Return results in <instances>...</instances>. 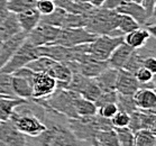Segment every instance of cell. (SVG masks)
<instances>
[{"label": "cell", "mask_w": 156, "mask_h": 146, "mask_svg": "<svg viewBox=\"0 0 156 146\" xmlns=\"http://www.w3.org/2000/svg\"><path fill=\"white\" fill-rule=\"evenodd\" d=\"M57 114L46 112L44 123L46 129L41 135L33 137L37 146H91V143L80 141L69 129L68 125L57 119Z\"/></svg>", "instance_id": "1"}, {"label": "cell", "mask_w": 156, "mask_h": 146, "mask_svg": "<svg viewBox=\"0 0 156 146\" xmlns=\"http://www.w3.org/2000/svg\"><path fill=\"white\" fill-rule=\"evenodd\" d=\"M87 15L84 28L94 35L122 36L117 29V11L103 7H93ZM124 37V36H122Z\"/></svg>", "instance_id": "2"}, {"label": "cell", "mask_w": 156, "mask_h": 146, "mask_svg": "<svg viewBox=\"0 0 156 146\" xmlns=\"http://www.w3.org/2000/svg\"><path fill=\"white\" fill-rule=\"evenodd\" d=\"M80 94L72 90L57 88L51 96L45 99H32L39 105L46 112L62 115L65 118H76L74 110V100Z\"/></svg>", "instance_id": "3"}, {"label": "cell", "mask_w": 156, "mask_h": 146, "mask_svg": "<svg viewBox=\"0 0 156 146\" xmlns=\"http://www.w3.org/2000/svg\"><path fill=\"white\" fill-rule=\"evenodd\" d=\"M68 127L73 135L80 141L91 142L96 138V135L101 130L112 129L111 121L108 118L100 117L99 115L85 116V117L66 118Z\"/></svg>", "instance_id": "4"}, {"label": "cell", "mask_w": 156, "mask_h": 146, "mask_svg": "<svg viewBox=\"0 0 156 146\" xmlns=\"http://www.w3.org/2000/svg\"><path fill=\"white\" fill-rule=\"evenodd\" d=\"M38 56V47L33 45L26 37L24 43L21 44L20 47L16 51V53L10 57V60L2 68H0V71L8 73V74H12L19 69L25 68L30 61L35 60Z\"/></svg>", "instance_id": "5"}, {"label": "cell", "mask_w": 156, "mask_h": 146, "mask_svg": "<svg viewBox=\"0 0 156 146\" xmlns=\"http://www.w3.org/2000/svg\"><path fill=\"white\" fill-rule=\"evenodd\" d=\"M124 42L122 36L99 35L88 46V53L96 60L107 61L115 48Z\"/></svg>", "instance_id": "6"}, {"label": "cell", "mask_w": 156, "mask_h": 146, "mask_svg": "<svg viewBox=\"0 0 156 146\" xmlns=\"http://www.w3.org/2000/svg\"><path fill=\"white\" fill-rule=\"evenodd\" d=\"M97 35L90 33L83 27L79 28H61L58 37L54 44L62 45L65 47H74L83 44L91 43Z\"/></svg>", "instance_id": "7"}, {"label": "cell", "mask_w": 156, "mask_h": 146, "mask_svg": "<svg viewBox=\"0 0 156 146\" xmlns=\"http://www.w3.org/2000/svg\"><path fill=\"white\" fill-rule=\"evenodd\" d=\"M61 32L60 27L47 25L45 23H39L32 32L27 34V39L36 47L53 45Z\"/></svg>", "instance_id": "8"}, {"label": "cell", "mask_w": 156, "mask_h": 146, "mask_svg": "<svg viewBox=\"0 0 156 146\" xmlns=\"http://www.w3.org/2000/svg\"><path fill=\"white\" fill-rule=\"evenodd\" d=\"M32 87V99H45L57 89V83L56 80L47 73H35Z\"/></svg>", "instance_id": "9"}, {"label": "cell", "mask_w": 156, "mask_h": 146, "mask_svg": "<svg viewBox=\"0 0 156 146\" xmlns=\"http://www.w3.org/2000/svg\"><path fill=\"white\" fill-rule=\"evenodd\" d=\"M156 111L155 110H140L137 109L129 115L128 127L131 132H137L139 129H148L155 133Z\"/></svg>", "instance_id": "10"}, {"label": "cell", "mask_w": 156, "mask_h": 146, "mask_svg": "<svg viewBox=\"0 0 156 146\" xmlns=\"http://www.w3.org/2000/svg\"><path fill=\"white\" fill-rule=\"evenodd\" d=\"M115 10L119 14H125L134 18L138 23L139 26H148L154 23V18H151L146 12L145 8L143 7L142 4L135 2V1H127L122 5L118 6Z\"/></svg>", "instance_id": "11"}, {"label": "cell", "mask_w": 156, "mask_h": 146, "mask_svg": "<svg viewBox=\"0 0 156 146\" xmlns=\"http://www.w3.org/2000/svg\"><path fill=\"white\" fill-rule=\"evenodd\" d=\"M0 141L9 146H28L27 136L19 132L10 120L0 121Z\"/></svg>", "instance_id": "12"}, {"label": "cell", "mask_w": 156, "mask_h": 146, "mask_svg": "<svg viewBox=\"0 0 156 146\" xmlns=\"http://www.w3.org/2000/svg\"><path fill=\"white\" fill-rule=\"evenodd\" d=\"M139 89V82L135 74L124 69H119L116 80V92L126 96H133Z\"/></svg>", "instance_id": "13"}, {"label": "cell", "mask_w": 156, "mask_h": 146, "mask_svg": "<svg viewBox=\"0 0 156 146\" xmlns=\"http://www.w3.org/2000/svg\"><path fill=\"white\" fill-rule=\"evenodd\" d=\"M26 37H27L26 33L19 32L2 42L0 47V68H2L10 60V57L16 53V51L20 47L21 44L24 43Z\"/></svg>", "instance_id": "14"}, {"label": "cell", "mask_w": 156, "mask_h": 146, "mask_svg": "<svg viewBox=\"0 0 156 146\" xmlns=\"http://www.w3.org/2000/svg\"><path fill=\"white\" fill-rule=\"evenodd\" d=\"M153 35L148 32L147 28H138L134 29L131 32L127 33L124 36V43H126L133 50H138L147 45V42L152 38Z\"/></svg>", "instance_id": "15"}, {"label": "cell", "mask_w": 156, "mask_h": 146, "mask_svg": "<svg viewBox=\"0 0 156 146\" xmlns=\"http://www.w3.org/2000/svg\"><path fill=\"white\" fill-rule=\"evenodd\" d=\"M133 98L135 100L136 107L140 110H155L156 108V93L155 90L147 88H139Z\"/></svg>", "instance_id": "16"}, {"label": "cell", "mask_w": 156, "mask_h": 146, "mask_svg": "<svg viewBox=\"0 0 156 146\" xmlns=\"http://www.w3.org/2000/svg\"><path fill=\"white\" fill-rule=\"evenodd\" d=\"M133 48L129 47L126 43H122L120 45H118L115 51L111 53V55L109 56V59L107 60L108 62V65L110 68H114V69H122L124 65L126 64V62L128 61L130 54L133 53Z\"/></svg>", "instance_id": "17"}, {"label": "cell", "mask_w": 156, "mask_h": 146, "mask_svg": "<svg viewBox=\"0 0 156 146\" xmlns=\"http://www.w3.org/2000/svg\"><path fill=\"white\" fill-rule=\"evenodd\" d=\"M118 70L114 68H106L99 75H97L96 80L97 84L100 88L101 92L108 91H116V80H117Z\"/></svg>", "instance_id": "18"}, {"label": "cell", "mask_w": 156, "mask_h": 146, "mask_svg": "<svg viewBox=\"0 0 156 146\" xmlns=\"http://www.w3.org/2000/svg\"><path fill=\"white\" fill-rule=\"evenodd\" d=\"M11 89L15 97L21 99L29 100L33 98L32 82L25 78L11 74Z\"/></svg>", "instance_id": "19"}, {"label": "cell", "mask_w": 156, "mask_h": 146, "mask_svg": "<svg viewBox=\"0 0 156 146\" xmlns=\"http://www.w3.org/2000/svg\"><path fill=\"white\" fill-rule=\"evenodd\" d=\"M17 19L21 30L28 34L41 23V14L35 8H33L17 14Z\"/></svg>", "instance_id": "20"}, {"label": "cell", "mask_w": 156, "mask_h": 146, "mask_svg": "<svg viewBox=\"0 0 156 146\" xmlns=\"http://www.w3.org/2000/svg\"><path fill=\"white\" fill-rule=\"evenodd\" d=\"M19 32H23V30L20 29V26L18 23L17 14L9 11L7 16L0 22V37L5 41Z\"/></svg>", "instance_id": "21"}, {"label": "cell", "mask_w": 156, "mask_h": 146, "mask_svg": "<svg viewBox=\"0 0 156 146\" xmlns=\"http://www.w3.org/2000/svg\"><path fill=\"white\" fill-rule=\"evenodd\" d=\"M26 101L17 97H0V121L9 120L15 109Z\"/></svg>", "instance_id": "22"}, {"label": "cell", "mask_w": 156, "mask_h": 146, "mask_svg": "<svg viewBox=\"0 0 156 146\" xmlns=\"http://www.w3.org/2000/svg\"><path fill=\"white\" fill-rule=\"evenodd\" d=\"M72 71L70 70L66 64L61 63V62H55V64L52 68L51 75L56 80L57 88H63L65 89L72 79Z\"/></svg>", "instance_id": "23"}, {"label": "cell", "mask_w": 156, "mask_h": 146, "mask_svg": "<svg viewBox=\"0 0 156 146\" xmlns=\"http://www.w3.org/2000/svg\"><path fill=\"white\" fill-rule=\"evenodd\" d=\"M74 110L78 115V117H85V116H94L97 115L98 107L96 103L79 96L74 100Z\"/></svg>", "instance_id": "24"}, {"label": "cell", "mask_w": 156, "mask_h": 146, "mask_svg": "<svg viewBox=\"0 0 156 146\" xmlns=\"http://www.w3.org/2000/svg\"><path fill=\"white\" fill-rule=\"evenodd\" d=\"M56 61L52 60L47 56H38L35 60L30 61L28 64L26 65V68L32 70L35 73H47L51 75V71L53 65L55 64Z\"/></svg>", "instance_id": "25"}, {"label": "cell", "mask_w": 156, "mask_h": 146, "mask_svg": "<svg viewBox=\"0 0 156 146\" xmlns=\"http://www.w3.org/2000/svg\"><path fill=\"white\" fill-rule=\"evenodd\" d=\"M66 11L64 10L63 8L56 6V8L54 9L53 12H51L50 15L46 16H41V23H45L47 25L55 26V27H60L62 28L64 23V19L66 17Z\"/></svg>", "instance_id": "26"}, {"label": "cell", "mask_w": 156, "mask_h": 146, "mask_svg": "<svg viewBox=\"0 0 156 146\" xmlns=\"http://www.w3.org/2000/svg\"><path fill=\"white\" fill-rule=\"evenodd\" d=\"M134 146H156L155 133L148 129H139L135 132Z\"/></svg>", "instance_id": "27"}, {"label": "cell", "mask_w": 156, "mask_h": 146, "mask_svg": "<svg viewBox=\"0 0 156 146\" xmlns=\"http://www.w3.org/2000/svg\"><path fill=\"white\" fill-rule=\"evenodd\" d=\"M140 26L138 23L136 22L134 18L125 14H119L117 12V29L121 35L125 36L127 33L134 30V29L138 28Z\"/></svg>", "instance_id": "28"}, {"label": "cell", "mask_w": 156, "mask_h": 146, "mask_svg": "<svg viewBox=\"0 0 156 146\" xmlns=\"http://www.w3.org/2000/svg\"><path fill=\"white\" fill-rule=\"evenodd\" d=\"M94 141L102 146H120L119 145L117 134H116V130L114 128L99 132L96 135Z\"/></svg>", "instance_id": "29"}, {"label": "cell", "mask_w": 156, "mask_h": 146, "mask_svg": "<svg viewBox=\"0 0 156 146\" xmlns=\"http://www.w3.org/2000/svg\"><path fill=\"white\" fill-rule=\"evenodd\" d=\"M81 97L85 98L88 100H91V101H96L99 96L101 94V90L97 84L94 78H90L88 80V82L85 83V86L83 87V89L81 90V92L79 93Z\"/></svg>", "instance_id": "30"}, {"label": "cell", "mask_w": 156, "mask_h": 146, "mask_svg": "<svg viewBox=\"0 0 156 146\" xmlns=\"http://www.w3.org/2000/svg\"><path fill=\"white\" fill-rule=\"evenodd\" d=\"M116 105H117L118 110L127 112L128 115H130L131 112H134L135 110H137L135 100H134L133 96H126V94L117 93Z\"/></svg>", "instance_id": "31"}, {"label": "cell", "mask_w": 156, "mask_h": 146, "mask_svg": "<svg viewBox=\"0 0 156 146\" xmlns=\"http://www.w3.org/2000/svg\"><path fill=\"white\" fill-rule=\"evenodd\" d=\"M36 0H8V10L15 14H19L28 9L35 8Z\"/></svg>", "instance_id": "32"}, {"label": "cell", "mask_w": 156, "mask_h": 146, "mask_svg": "<svg viewBox=\"0 0 156 146\" xmlns=\"http://www.w3.org/2000/svg\"><path fill=\"white\" fill-rule=\"evenodd\" d=\"M117 134L119 145L120 146H134V132L129 127L114 128Z\"/></svg>", "instance_id": "33"}, {"label": "cell", "mask_w": 156, "mask_h": 146, "mask_svg": "<svg viewBox=\"0 0 156 146\" xmlns=\"http://www.w3.org/2000/svg\"><path fill=\"white\" fill-rule=\"evenodd\" d=\"M0 94L15 97L11 89V74L0 71Z\"/></svg>", "instance_id": "34"}, {"label": "cell", "mask_w": 156, "mask_h": 146, "mask_svg": "<svg viewBox=\"0 0 156 146\" xmlns=\"http://www.w3.org/2000/svg\"><path fill=\"white\" fill-rule=\"evenodd\" d=\"M56 8V4L53 0H37L35 5V9L38 11L41 16H46L53 12Z\"/></svg>", "instance_id": "35"}, {"label": "cell", "mask_w": 156, "mask_h": 146, "mask_svg": "<svg viewBox=\"0 0 156 146\" xmlns=\"http://www.w3.org/2000/svg\"><path fill=\"white\" fill-rule=\"evenodd\" d=\"M111 125L114 128H121V127H128L129 124V115L124 111H117V114L110 118Z\"/></svg>", "instance_id": "36"}, {"label": "cell", "mask_w": 156, "mask_h": 146, "mask_svg": "<svg viewBox=\"0 0 156 146\" xmlns=\"http://www.w3.org/2000/svg\"><path fill=\"white\" fill-rule=\"evenodd\" d=\"M117 111H118V108L116 103H106V105H102V106L98 107L97 115H99L100 117L110 119L114 115L117 114Z\"/></svg>", "instance_id": "37"}, {"label": "cell", "mask_w": 156, "mask_h": 146, "mask_svg": "<svg viewBox=\"0 0 156 146\" xmlns=\"http://www.w3.org/2000/svg\"><path fill=\"white\" fill-rule=\"evenodd\" d=\"M154 75L155 74L153 72H151L149 70L144 68V66L139 68L135 72V77L137 79V81L139 82V84H145V83H148V82L153 81L154 80Z\"/></svg>", "instance_id": "38"}, {"label": "cell", "mask_w": 156, "mask_h": 146, "mask_svg": "<svg viewBox=\"0 0 156 146\" xmlns=\"http://www.w3.org/2000/svg\"><path fill=\"white\" fill-rule=\"evenodd\" d=\"M117 100V92L116 91H108V92H101L99 98L94 101L97 107H100L106 103H116Z\"/></svg>", "instance_id": "39"}, {"label": "cell", "mask_w": 156, "mask_h": 146, "mask_svg": "<svg viewBox=\"0 0 156 146\" xmlns=\"http://www.w3.org/2000/svg\"><path fill=\"white\" fill-rule=\"evenodd\" d=\"M143 66L153 72L154 74L156 73V59L154 55H148V56L144 57L143 60Z\"/></svg>", "instance_id": "40"}, {"label": "cell", "mask_w": 156, "mask_h": 146, "mask_svg": "<svg viewBox=\"0 0 156 146\" xmlns=\"http://www.w3.org/2000/svg\"><path fill=\"white\" fill-rule=\"evenodd\" d=\"M7 5H8V0H0V22H1V20L7 16L8 12H9Z\"/></svg>", "instance_id": "41"}, {"label": "cell", "mask_w": 156, "mask_h": 146, "mask_svg": "<svg viewBox=\"0 0 156 146\" xmlns=\"http://www.w3.org/2000/svg\"><path fill=\"white\" fill-rule=\"evenodd\" d=\"M90 143H91V146H102V145H100L99 143H97L94 139H93V141H91Z\"/></svg>", "instance_id": "42"}, {"label": "cell", "mask_w": 156, "mask_h": 146, "mask_svg": "<svg viewBox=\"0 0 156 146\" xmlns=\"http://www.w3.org/2000/svg\"><path fill=\"white\" fill-rule=\"evenodd\" d=\"M0 146H9L8 144H6V143H4V142H1L0 141Z\"/></svg>", "instance_id": "43"}, {"label": "cell", "mask_w": 156, "mask_h": 146, "mask_svg": "<svg viewBox=\"0 0 156 146\" xmlns=\"http://www.w3.org/2000/svg\"><path fill=\"white\" fill-rule=\"evenodd\" d=\"M2 42H4V39L0 37V47H1V44H2Z\"/></svg>", "instance_id": "44"}, {"label": "cell", "mask_w": 156, "mask_h": 146, "mask_svg": "<svg viewBox=\"0 0 156 146\" xmlns=\"http://www.w3.org/2000/svg\"><path fill=\"white\" fill-rule=\"evenodd\" d=\"M0 97H9V96H1V94H0Z\"/></svg>", "instance_id": "45"}, {"label": "cell", "mask_w": 156, "mask_h": 146, "mask_svg": "<svg viewBox=\"0 0 156 146\" xmlns=\"http://www.w3.org/2000/svg\"><path fill=\"white\" fill-rule=\"evenodd\" d=\"M53 1H55V0H53Z\"/></svg>", "instance_id": "46"}]
</instances>
